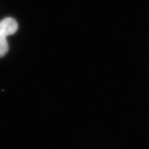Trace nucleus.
Returning a JSON list of instances; mask_svg holds the SVG:
<instances>
[{"mask_svg": "<svg viewBox=\"0 0 149 149\" xmlns=\"http://www.w3.org/2000/svg\"><path fill=\"white\" fill-rule=\"evenodd\" d=\"M17 21L12 17H6L0 21V58L3 57L8 51L7 36L15 33L17 30Z\"/></svg>", "mask_w": 149, "mask_h": 149, "instance_id": "f257e3e1", "label": "nucleus"}]
</instances>
